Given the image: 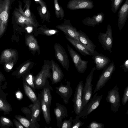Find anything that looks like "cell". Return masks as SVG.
Wrapping results in <instances>:
<instances>
[{"mask_svg": "<svg viewBox=\"0 0 128 128\" xmlns=\"http://www.w3.org/2000/svg\"><path fill=\"white\" fill-rule=\"evenodd\" d=\"M52 66L51 60H44L40 71L34 76V83L36 89H42L48 78L52 81V74L51 70Z\"/></svg>", "mask_w": 128, "mask_h": 128, "instance_id": "cell-1", "label": "cell"}, {"mask_svg": "<svg viewBox=\"0 0 128 128\" xmlns=\"http://www.w3.org/2000/svg\"><path fill=\"white\" fill-rule=\"evenodd\" d=\"M11 0H0V38L6 30L9 18Z\"/></svg>", "mask_w": 128, "mask_h": 128, "instance_id": "cell-2", "label": "cell"}, {"mask_svg": "<svg viewBox=\"0 0 128 128\" xmlns=\"http://www.w3.org/2000/svg\"><path fill=\"white\" fill-rule=\"evenodd\" d=\"M116 67L114 62H112L104 68L100 76L94 92V94L99 91L110 78L114 72Z\"/></svg>", "mask_w": 128, "mask_h": 128, "instance_id": "cell-3", "label": "cell"}, {"mask_svg": "<svg viewBox=\"0 0 128 128\" xmlns=\"http://www.w3.org/2000/svg\"><path fill=\"white\" fill-rule=\"evenodd\" d=\"M98 39L104 50H107L111 53L113 45V37L112 28L110 24L108 25L105 33L102 32L99 33Z\"/></svg>", "mask_w": 128, "mask_h": 128, "instance_id": "cell-4", "label": "cell"}, {"mask_svg": "<svg viewBox=\"0 0 128 128\" xmlns=\"http://www.w3.org/2000/svg\"><path fill=\"white\" fill-rule=\"evenodd\" d=\"M67 48L72 62L78 71L80 73H84L88 68L87 64L88 62L82 59L80 56L68 44H67Z\"/></svg>", "mask_w": 128, "mask_h": 128, "instance_id": "cell-5", "label": "cell"}, {"mask_svg": "<svg viewBox=\"0 0 128 128\" xmlns=\"http://www.w3.org/2000/svg\"><path fill=\"white\" fill-rule=\"evenodd\" d=\"M106 100L111 104V110L116 113L118 110L120 104V98L119 88L116 84L111 90L108 92Z\"/></svg>", "mask_w": 128, "mask_h": 128, "instance_id": "cell-6", "label": "cell"}, {"mask_svg": "<svg viewBox=\"0 0 128 128\" xmlns=\"http://www.w3.org/2000/svg\"><path fill=\"white\" fill-rule=\"evenodd\" d=\"M55 55L63 68L68 71L70 62L68 54L60 44L56 43L54 45Z\"/></svg>", "mask_w": 128, "mask_h": 128, "instance_id": "cell-7", "label": "cell"}, {"mask_svg": "<svg viewBox=\"0 0 128 128\" xmlns=\"http://www.w3.org/2000/svg\"><path fill=\"white\" fill-rule=\"evenodd\" d=\"M82 81H80L76 87L73 99L74 111L76 115H79L82 111V98L84 85Z\"/></svg>", "mask_w": 128, "mask_h": 128, "instance_id": "cell-8", "label": "cell"}, {"mask_svg": "<svg viewBox=\"0 0 128 128\" xmlns=\"http://www.w3.org/2000/svg\"><path fill=\"white\" fill-rule=\"evenodd\" d=\"M96 93L90 100L84 108L78 115L80 118H84L99 106L102 99L103 95L98 96Z\"/></svg>", "mask_w": 128, "mask_h": 128, "instance_id": "cell-9", "label": "cell"}, {"mask_svg": "<svg viewBox=\"0 0 128 128\" xmlns=\"http://www.w3.org/2000/svg\"><path fill=\"white\" fill-rule=\"evenodd\" d=\"M31 4L30 0H26L24 11L22 8V4L19 3L18 9L17 10L20 12L27 21L31 24L32 27L35 28L40 26L32 15L30 8Z\"/></svg>", "mask_w": 128, "mask_h": 128, "instance_id": "cell-10", "label": "cell"}, {"mask_svg": "<svg viewBox=\"0 0 128 128\" xmlns=\"http://www.w3.org/2000/svg\"><path fill=\"white\" fill-rule=\"evenodd\" d=\"M41 98V94H38L37 100L28 106L31 111V118L30 120L32 122L36 125L38 128H39L40 126L38 122L40 120Z\"/></svg>", "mask_w": 128, "mask_h": 128, "instance_id": "cell-11", "label": "cell"}, {"mask_svg": "<svg viewBox=\"0 0 128 128\" xmlns=\"http://www.w3.org/2000/svg\"><path fill=\"white\" fill-rule=\"evenodd\" d=\"M70 82L67 80L66 85L61 82L59 86L55 88L56 92L61 97L66 104H68L69 99L72 94V90L70 86Z\"/></svg>", "mask_w": 128, "mask_h": 128, "instance_id": "cell-12", "label": "cell"}, {"mask_svg": "<svg viewBox=\"0 0 128 128\" xmlns=\"http://www.w3.org/2000/svg\"><path fill=\"white\" fill-rule=\"evenodd\" d=\"M56 27L62 32L66 35L76 39L79 42L78 31H77L76 28L72 25L70 20H66L62 24L57 25Z\"/></svg>", "mask_w": 128, "mask_h": 128, "instance_id": "cell-13", "label": "cell"}, {"mask_svg": "<svg viewBox=\"0 0 128 128\" xmlns=\"http://www.w3.org/2000/svg\"><path fill=\"white\" fill-rule=\"evenodd\" d=\"M94 7L93 2L91 0H70L67 4V8L72 10L91 9Z\"/></svg>", "mask_w": 128, "mask_h": 128, "instance_id": "cell-14", "label": "cell"}, {"mask_svg": "<svg viewBox=\"0 0 128 128\" xmlns=\"http://www.w3.org/2000/svg\"><path fill=\"white\" fill-rule=\"evenodd\" d=\"M92 58L96 64V68L97 70L103 69L110 62V58L102 53H100L94 50Z\"/></svg>", "mask_w": 128, "mask_h": 128, "instance_id": "cell-15", "label": "cell"}, {"mask_svg": "<svg viewBox=\"0 0 128 128\" xmlns=\"http://www.w3.org/2000/svg\"><path fill=\"white\" fill-rule=\"evenodd\" d=\"M56 107L54 109V112L57 121V126L61 128L63 118L68 116V111L66 107L62 104L57 102Z\"/></svg>", "mask_w": 128, "mask_h": 128, "instance_id": "cell-16", "label": "cell"}, {"mask_svg": "<svg viewBox=\"0 0 128 128\" xmlns=\"http://www.w3.org/2000/svg\"><path fill=\"white\" fill-rule=\"evenodd\" d=\"M128 16V0H126L118 13V26L121 31L124 26Z\"/></svg>", "mask_w": 128, "mask_h": 128, "instance_id": "cell-17", "label": "cell"}, {"mask_svg": "<svg viewBox=\"0 0 128 128\" xmlns=\"http://www.w3.org/2000/svg\"><path fill=\"white\" fill-rule=\"evenodd\" d=\"M79 42L83 45L92 56L96 46L90 39L86 33L81 30L78 31Z\"/></svg>", "mask_w": 128, "mask_h": 128, "instance_id": "cell-18", "label": "cell"}, {"mask_svg": "<svg viewBox=\"0 0 128 128\" xmlns=\"http://www.w3.org/2000/svg\"><path fill=\"white\" fill-rule=\"evenodd\" d=\"M52 63V84L61 81L64 78V74L58 64L53 59L51 60Z\"/></svg>", "mask_w": 128, "mask_h": 128, "instance_id": "cell-19", "label": "cell"}, {"mask_svg": "<svg viewBox=\"0 0 128 128\" xmlns=\"http://www.w3.org/2000/svg\"><path fill=\"white\" fill-rule=\"evenodd\" d=\"M104 17V14L103 13L101 12L94 15L92 18L86 17L82 20V22L85 26L94 27L96 25L102 23Z\"/></svg>", "mask_w": 128, "mask_h": 128, "instance_id": "cell-20", "label": "cell"}, {"mask_svg": "<svg viewBox=\"0 0 128 128\" xmlns=\"http://www.w3.org/2000/svg\"><path fill=\"white\" fill-rule=\"evenodd\" d=\"M17 53L16 51L11 49H7L2 52L0 57V63L7 64L14 62L16 60Z\"/></svg>", "mask_w": 128, "mask_h": 128, "instance_id": "cell-21", "label": "cell"}, {"mask_svg": "<svg viewBox=\"0 0 128 128\" xmlns=\"http://www.w3.org/2000/svg\"><path fill=\"white\" fill-rule=\"evenodd\" d=\"M26 44L32 53L34 54L37 52L38 54L40 53V46L36 38L32 34H27L26 38Z\"/></svg>", "mask_w": 128, "mask_h": 128, "instance_id": "cell-22", "label": "cell"}, {"mask_svg": "<svg viewBox=\"0 0 128 128\" xmlns=\"http://www.w3.org/2000/svg\"><path fill=\"white\" fill-rule=\"evenodd\" d=\"M37 2L40 5L38 8L37 10L42 22L45 21L50 22V14L45 2L42 0H38Z\"/></svg>", "mask_w": 128, "mask_h": 128, "instance_id": "cell-23", "label": "cell"}, {"mask_svg": "<svg viewBox=\"0 0 128 128\" xmlns=\"http://www.w3.org/2000/svg\"><path fill=\"white\" fill-rule=\"evenodd\" d=\"M42 89L40 93L41 96L46 103L50 107L51 105L52 100L51 91H53V89L50 85L48 80Z\"/></svg>", "mask_w": 128, "mask_h": 128, "instance_id": "cell-24", "label": "cell"}, {"mask_svg": "<svg viewBox=\"0 0 128 128\" xmlns=\"http://www.w3.org/2000/svg\"><path fill=\"white\" fill-rule=\"evenodd\" d=\"M38 28L34 29L33 32L34 35L36 36L40 34L51 36L57 34L59 32L58 30L49 28L46 25L40 26Z\"/></svg>", "mask_w": 128, "mask_h": 128, "instance_id": "cell-25", "label": "cell"}, {"mask_svg": "<svg viewBox=\"0 0 128 128\" xmlns=\"http://www.w3.org/2000/svg\"><path fill=\"white\" fill-rule=\"evenodd\" d=\"M66 39L82 55L90 56L92 55L86 48L76 39L65 36Z\"/></svg>", "mask_w": 128, "mask_h": 128, "instance_id": "cell-26", "label": "cell"}, {"mask_svg": "<svg viewBox=\"0 0 128 128\" xmlns=\"http://www.w3.org/2000/svg\"><path fill=\"white\" fill-rule=\"evenodd\" d=\"M34 63L30 60L25 62L21 66L17 72L16 76L19 78L30 71L33 67Z\"/></svg>", "mask_w": 128, "mask_h": 128, "instance_id": "cell-27", "label": "cell"}, {"mask_svg": "<svg viewBox=\"0 0 128 128\" xmlns=\"http://www.w3.org/2000/svg\"><path fill=\"white\" fill-rule=\"evenodd\" d=\"M24 92L28 98L32 103L35 102L38 98L32 88L26 82L22 80Z\"/></svg>", "mask_w": 128, "mask_h": 128, "instance_id": "cell-28", "label": "cell"}, {"mask_svg": "<svg viewBox=\"0 0 128 128\" xmlns=\"http://www.w3.org/2000/svg\"><path fill=\"white\" fill-rule=\"evenodd\" d=\"M40 104L41 108L44 119L46 123L49 124L51 120L50 107L48 106L46 103L41 96Z\"/></svg>", "mask_w": 128, "mask_h": 128, "instance_id": "cell-29", "label": "cell"}, {"mask_svg": "<svg viewBox=\"0 0 128 128\" xmlns=\"http://www.w3.org/2000/svg\"><path fill=\"white\" fill-rule=\"evenodd\" d=\"M92 84H91L90 85L82 92V111L92 98Z\"/></svg>", "mask_w": 128, "mask_h": 128, "instance_id": "cell-30", "label": "cell"}, {"mask_svg": "<svg viewBox=\"0 0 128 128\" xmlns=\"http://www.w3.org/2000/svg\"><path fill=\"white\" fill-rule=\"evenodd\" d=\"M14 117L26 128H38L36 125L32 122L30 120L27 118L20 115H15Z\"/></svg>", "mask_w": 128, "mask_h": 128, "instance_id": "cell-31", "label": "cell"}, {"mask_svg": "<svg viewBox=\"0 0 128 128\" xmlns=\"http://www.w3.org/2000/svg\"><path fill=\"white\" fill-rule=\"evenodd\" d=\"M14 16L17 22L23 26L31 27V24L27 21L24 16L17 10L14 12Z\"/></svg>", "mask_w": 128, "mask_h": 128, "instance_id": "cell-32", "label": "cell"}, {"mask_svg": "<svg viewBox=\"0 0 128 128\" xmlns=\"http://www.w3.org/2000/svg\"><path fill=\"white\" fill-rule=\"evenodd\" d=\"M34 76L32 73L29 71L22 76V77L23 79L35 92L36 89L34 83Z\"/></svg>", "mask_w": 128, "mask_h": 128, "instance_id": "cell-33", "label": "cell"}, {"mask_svg": "<svg viewBox=\"0 0 128 128\" xmlns=\"http://www.w3.org/2000/svg\"><path fill=\"white\" fill-rule=\"evenodd\" d=\"M0 110L2 111L4 114H8L12 110L10 104L8 102L0 98Z\"/></svg>", "mask_w": 128, "mask_h": 128, "instance_id": "cell-34", "label": "cell"}, {"mask_svg": "<svg viewBox=\"0 0 128 128\" xmlns=\"http://www.w3.org/2000/svg\"><path fill=\"white\" fill-rule=\"evenodd\" d=\"M55 12L56 16L60 20L62 19L64 16V12L61 6H60L58 0H54Z\"/></svg>", "mask_w": 128, "mask_h": 128, "instance_id": "cell-35", "label": "cell"}, {"mask_svg": "<svg viewBox=\"0 0 128 128\" xmlns=\"http://www.w3.org/2000/svg\"><path fill=\"white\" fill-rule=\"evenodd\" d=\"M10 127H14L13 124L11 120L4 116H0V127L1 128H8Z\"/></svg>", "mask_w": 128, "mask_h": 128, "instance_id": "cell-36", "label": "cell"}, {"mask_svg": "<svg viewBox=\"0 0 128 128\" xmlns=\"http://www.w3.org/2000/svg\"><path fill=\"white\" fill-rule=\"evenodd\" d=\"M124 0H111V10L113 13L117 12Z\"/></svg>", "mask_w": 128, "mask_h": 128, "instance_id": "cell-37", "label": "cell"}, {"mask_svg": "<svg viewBox=\"0 0 128 128\" xmlns=\"http://www.w3.org/2000/svg\"><path fill=\"white\" fill-rule=\"evenodd\" d=\"M78 115H76L75 118L72 120V125L71 128H79L84 124V122H82Z\"/></svg>", "mask_w": 128, "mask_h": 128, "instance_id": "cell-38", "label": "cell"}, {"mask_svg": "<svg viewBox=\"0 0 128 128\" xmlns=\"http://www.w3.org/2000/svg\"><path fill=\"white\" fill-rule=\"evenodd\" d=\"M72 118L70 117L68 120H65L62 122V128H71L72 125Z\"/></svg>", "mask_w": 128, "mask_h": 128, "instance_id": "cell-39", "label": "cell"}, {"mask_svg": "<svg viewBox=\"0 0 128 128\" xmlns=\"http://www.w3.org/2000/svg\"><path fill=\"white\" fill-rule=\"evenodd\" d=\"M104 124L102 123L98 122L96 121L91 122L89 125L86 127L88 128H104Z\"/></svg>", "mask_w": 128, "mask_h": 128, "instance_id": "cell-40", "label": "cell"}, {"mask_svg": "<svg viewBox=\"0 0 128 128\" xmlns=\"http://www.w3.org/2000/svg\"><path fill=\"white\" fill-rule=\"evenodd\" d=\"M128 86L125 88L124 94L122 100V103L123 105H124L128 102Z\"/></svg>", "mask_w": 128, "mask_h": 128, "instance_id": "cell-41", "label": "cell"}, {"mask_svg": "<svg viewBox=\"0 0 128 128\" xmlns=\"http://www.w3.org/2000/svg\"><path fill=\"white\" fill-rule=\"evenodd\" d=\"M23 108V112L28 116V119L30 120L31 118V111L30 108L29 107L28 108L27 107Z\"/></svg>", "mask_w": 128, "mask_h": 128, "instance_id": "cell-42", "label": "cell"}, {"mask_svg": "<svg viewBox=\"0 0 128 128\" xmlns=\"http://www.w3.org/2000/svg\"><path fill=\"white\" fill-rule=\"evenodd\" d=\"M124 72H128V59L126 60L123 64L121 66Z\"/></svg>", "mask_w": 128, "mask_h": 128, "instance_id": "cell-43", "label": "cell"}, {"mask_svg": "<svg viewBox=\"0 0 128 128\" xmlns=\"http://www.w3.org/2000/svg\"><path fill=\"white\" fill-rule=\"evenodd\" d=\"M13 121L14 124L15 125L16 128H24L22 124L16 119H14Z\"/></svg>", "mask_w": 128, "mask_h": 128, "instance_id": "cell-44", "label": "cell"}, {"mask_svg": "<svg viewBox=\"0 0 128 128\" xmlns=\"http://www.w3.org/2000/svg\"><path fill=\"white\" fill-rule=\"evenodd\" d=\"M15 95L16 98L18 100H21L23 98L22 94L19 90H18L16 92Z\"/></svg>", "mask_w": 128, "mask_h": 128, "instance_id": "cell-45", "label": "cell"}, {"mask_svg": "<svg viewBox=\"0 0 128 128\" xmlns=\"http://www.w3.org/2000/svg\"><path fill=\"white\" fill-rule=\"evenodd\" d=\"M14 62H10L7 63V64L6 66V70L9 71L12 68Z\"/></svg>", "mask_w": 128, "mask_h": 128, "instance_id": "cell-46", "label": "cell"}, {"mask_svg": "<svg viewBox=\"0 0 128 128\" xmlns=\"http://www.w3.org/2000/svg\"><path fill=\"white\" fill-rule=\"evenodd\" d=\"M5 80V78L2 73L0 71V86L2 84V82Z\"/></svg>", "mask_w": 128, "mask_h": 128, "instance_id": "cell-47", "label": "cell"}, {"mask_svg": "<svg viewBox=\"0 0 128 128\" xmlns=\"http://www.w3.org/2000/svg\"><path fill=\"white\" fill-rule=\"evenodd\" d=\"M128 110H127V112L126 113L127 114H128Z\"/></svg>", "mask_w": 128, "mask_h": 128, "instance_id": "cell-48", "label": "cell"}, {"mask_svg": "<svg viewBox=\"0 0 128 128\" xmlns=\"http://www.w3.org/2000/svg\"></svg>", "mask_w": 128, "mask_h": 128, "instance_id": "cell-49", "label": "cell"}]
</instances>
